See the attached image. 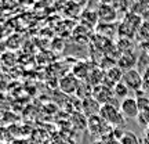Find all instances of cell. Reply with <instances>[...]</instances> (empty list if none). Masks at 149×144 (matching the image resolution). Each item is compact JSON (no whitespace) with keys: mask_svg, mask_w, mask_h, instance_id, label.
I'll use <instances>...</instances> for the list:
<instances>
[{"mask_svg":"<svg viewBox=\"0 0 149 144\" xmlns=\"http://www.w3.org/2000/svg\"><path fill=\"white\" fill-rule=\"evenodd\" d=\"M100 117H101L108 125H111L112 128H120V126H123V125L126 123V118L123 117V114L120 112V110L117 108V105L115 103L101 105Z\"/></svg>","mask_w":149,"mask_h":144,"instance_id":"obj_1","label":"cell"},{"mask_svg":"<svg viewBox=\"0 0 149 144\" xmlns=\"http://www.w3.org/2000/svg\"><path fill=\"white\" fill-rule=\"evenodd\" d=\"M122 82L124 85L127 86L130 90H134V91H138L142 89V83H144V76L142 74L139 72L138 70H128L123 74V79Z\"/></svg>","mask_w":149,"mask_h":144,"instance_id":"obj_2","label":"cell"},{"mask_svg":"<svg viewBox=\"0 0 149 144\" xmlns=\"http://www.w3.org/2000/svg\"><path fill=\"white\" fill-rule=\"evenodd\" d=\"M119 110L123 114V117L126 119H137L139 114V107L138 103H137V98L135 97H130L124 98L120 101V105H119Z\"/></svg>","mask_w":149,"mask_h":144,"instance_id":"obj_3","label":"cell"},{"mask_svg":"<svg viewBox=\"0 0 149 144\" xmlns=\"http://www.w3.org/2000/svg\"><path fill=\"white\" fill-rule=\"evenodd\" d=\"M93 97H94L101 105L111 104V103H113V100H116V98H115V94H113V89L107 85L95 86V87L93 89Z\"/></svg>","mask_w":149,"mask_h":144,"instance_id":"obj_4","label":"cell"},{"mask_svg":"<svg viewBox=\"0 0 149 144\" xmlns=\"http://www.w3.org/2000/svg\"><path fill=\"white\" fill-rule=\"evenodd\" d=\"M98 20L104 24H115V21L117 20V11L109 3H101L97 11Z\"/></svg>","mask_w":149,"mask_h":144,"instance_id":"obj_5","label":"cell"},{"mask_svg":"<svg viewBox=\"0 0 149 144\" xmlns=\"http://www.w3.org/2000/svg\"><path fill=\"white\" fill-rule=\"evenodd\" d=\"M107 129H112L111 125H108L100 115H94V117L87 118V130L91 134H97V136H101L104 134V132Z\"/></svg>","mask_w":149,"mask_h":144,"instance_id":"obj_6","label":"cell"},{"mask_svg":"<svg viewBox=\"0 0 149 144\" xmlns=\"http://www.w3.org/2000/svg\"><path fill=\"white\" fill-rule=\"evenodd\" d=\"M80 80L74 76L73 74L65 75L64 78H61L59 80V89L65 94H76L77 89H79Z\"/></svg>","mask_w":149,"mask_h":144,"instance_id":"obj_7","label":"cell"},{"mask_svg":"<svg viewBox=\"0 0 149 144\" xmlns=\"http://www.w3.org/2000/svg\"><path fill=\"white\" fill-rule=\"evenodd\" d=\"M137 60H138V55H135L134 51L120 54L119 58H117V67H119L123 72H126V71H128V70H133L134 67L137 65Z\"/></svg>","mask_w":149,"mask_h":144,"instance_id":"obj_8","label":"cell"},{"mask_svg":"<svg viewBox=\"0 0 149 144\" xmlns=\"http://www.w3.org/2000/svg\"><path fill=\"white\" fill-rule=\"evenodd\" d=\"M100 110H101V104L97 101L94 97L86 98L81 101V111L83 115L87 118L94 117V115H100Z\"/></svg>","mask_w":149,"mask_h":144,"instance_id":"obj_9","label":"cell"},{"mask_svg":"<svg viewBox=\"0 0 149 144\" xmlns=\"http://www.w3.org/2000/svg\"><path fill=\"white\" fill-rule=\"evenodd\" d=\"M123 72L119 67H113V68H111V70H108L107 72H105V79H104V83L102 85H107L109 86V87H115V85H117L119 82H122L123 79Z\"/></svg>","mask_w":149,"mask_h":144,"instance_id":"obj_10","label":"cell"},{"mask_svg":"<svg viewBox=\"0 0 149 144\" xmlns=\"http://www.w3.org/2000/svg\"><path fill=\"white\" fill-rule=\"evenodd\" d=\"M128 93H130V89H128L123 82H119V83L115 85V87H113V94H115V98H119L120 101L124 100V98H127Z\"/></svg>","mask_w":149,"mask_h":144,"instance_id":"obj_11","label":"cell"},{"mask_svg":"<svg viewBox=\"0 0 149 144\" xmlns=\"http://www.w3.org/2000/svg\"><path fill=\"white\" fill-rule=\"evenodd\" d=\"M119 143L120 144H141V140H139V137L134 132L127 130V132L123 133L122 139L119 140Z\"/></svg>","mask_w":149,"mask_h":144,"instance_id":"obj_12","label":"cell"},{"mask_svg":"<svg viewBox=\"0 0 149 144\" xmlns=\"http://www.w3.org/2000/svg\"><path fill=\"white\" fill-rule=\"evenodd\" d=\"M137 119H138V123H141L142 126H146L149 123V110H144V111H139L138 117H137Z\"/></svg>","mask_w":149,"mask_h":144,"instance_id":"obj_13","label":"cell"},{"mask_svg":"<svg viewBox=\"0 0 149 144\" xmlns=\"http://www.w3.org/2000/svg\"><path fill=\"white\" fill-rule=\"evenodd\" d=\"M138 3H141V4H144V6H149V0H137Z\"/></svg>","mask_w":149,"mask_h":144,"instance_id":"obj_14","label":"cell"},{"mask_svg":"<svg viewBox=\"0 0 149 144\" xmlns=\"http://www.w3.org/2000/svg\"><path fill=\"white\" fill-rule=\"evenodd\" d=\"M105 144H120L117 140H112V141H108V143H105Z\"/></svg>","mask_w":149,"mask_h":144,"instance_id":"obj_15","label":"cell"},{"mask_svg":"<svg viewBox=\"0 0 149 144\" xmlns=\"http://www.w3.org/2000/svg\"><path fill=\"white\" fill-rule=\"evenodd\" d=\"M94 144H105L104 141H97V143H94Z\"/></svg>","mask_w":149,"mask_h":144,"instance_id":"obj_16","label":"cell"}]
</instances>
